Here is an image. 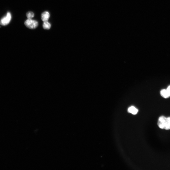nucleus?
Returning <instances> with one entry per match:
<instances>
[{
	"label": "nucleus",
	"mask_w": 170,
	"mask_h": 170,
	"mask_svg": "<svg viewBox=\"0 0 170 170\" xmlns=\"http://www.w3.org/2000/svg\"><path fill=\"white\" fill-rule=\"evenodd\" d=\"M50 17V14L47 12H44L41 15V19L44 22L48 21Z\"/></svg>",
	"instance_id": "nucleus-4"
},
{
	"label": "nucleus",
	"mask_w": 170,
	"mask_h": 170,
	"mask_svg": "<svg viewBox=\"0 0 170 170\" xmlns=\"http://www.w3.org/2000/svg\"><path fill=\"white\" fill-rule=\"evenodd\" d=\"M12 16L10 12H8L6 16L3 17L0 22V24L3 26H5L8 25L10 22V20H11Z\"/></svg>",
	"instance_id": "nucleus-3"
},
{
	"label": "nucleus",
	"mask_w": 170,
	"mask_h": 170,
	"mask_svg": "<svg viewBox=\"0 0 170 170\" xmlns=\"http://www.w3.org/2000/svg\"><path fill=\"white\" fill-rule=\"evenodd\" d=\"M158 124L160 129L170 130V117H166L164 116H160L159 118Z\"/></svg>",
	"instance_id": "nucleus-1"
},
{
	"label": "nucleus",
	"mask_w": 170,
	"mask_h": 170,
	"mask_svg": "<svg viewBox=\"0 0 170 170\" xmlns=\"http://www.w3.org/2000/svg\"><path fill=\"white\" fill-rule=\"evenodd\" d=\"M167 91H168L169 94L170 96V85L169 86L167 89Z\"/></svg>",
	"instance_id": "nucleus-9"
},
{
	"label": "nucleus",
	"mask_w": 170,
	"mask_h": 170,
	"mask_svg": "<svg viewBox=\"0 0 170 170\" xmlns=\"http://www.w3.org/2000/svg\"><path fill=\"white\" fill-rule=\"evenodd\" d=\"M160 94L161 96L164 98H167L170 97L169 94L166 89H164L161 90Z\"/></svg>",
	"instance_id": "nucleus-5"
},
{
	"label": "nucleus",
	"mask_w": 170,
	"mask_h": 170,
	"mask_svg": "<svg viewBox=\"0 0 170 170\" xmlns=\"http://www.w3.org/2000/svg\"><path fill=\"white\" fill-rule=\"evenodd\" d=\"M34 16V14L32 12H28L26 14V16L28 19H32Z\"/></svg>",
	"instance_id": "nucleus-8"
},
{
	"label": "nucleus",
	"mask_w": 170,
	"mask_h": 170,
	"mask_svg": "<svg viewBox=\"0 0 170 170\" xmlns=\"http://www.w3.org/2000/svg\"><path fill=\"white\" fill-rule=\"evenodd\" d=\"M25 26L30 29H35L38 27V23L37 21L32 19H28L25 22Z\"/></svg>",
	"instance_id": "nucleus-2"
},
{
	"label": "nucleus",
	"mask_w": 170,
	"mask_h": 170,
	"mask_svg": "<svg viewBox=\"0 0 170 170\" xmlns=\"http://www.w3.org/2000/svg\"><path fill=\"white\" fill-rule=\"evenodd\" d=\"M51 24L48 21L44 22L43 27L44 29H49L51 28Z\"/></svg>",
	"instance_id": "nucleus-7"
},
{
	"label": "nucleus",
	"mask_w": 170,
	"mask_h": 170,
	"mask_svg": "<svg viewBox=\"0 0 170 170\" xmlns=\"http://www.w3.org/2000/svg\"><path fill=\"white\" fill-rule=\"evenodd\" d=\"M128 111L129 113L134 114V115H135V114H136L137 113L138 110L134 107L131 106L128 109Z\"/></svg>",
	"instance_id": "nucleus-6"
}]
</instances>
